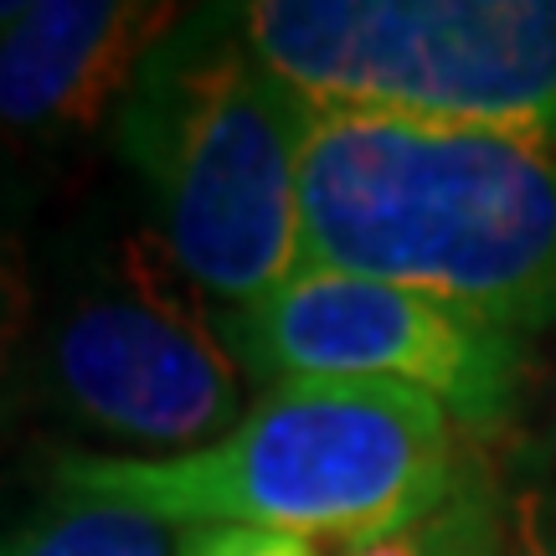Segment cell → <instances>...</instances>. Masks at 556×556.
Segmentation results:
<instances>
[{"mask_svg": "<svg viewBox=\"0 0 556 556\" xmlns=\"http://www.w3.org/2000/svg\"><path fill=\"white\" fill-rule=\"evenodd\" d=\"M304 263L387 278L510 336L556 325V144L319 109L299 170Z\"/></svg>", "mask_w": 556, "mask_h": 556, "instance_id": "6da1fadb", "label": "cell"}, {"mask_svg": "<svg viewBox=\"0 0 556 556\" xmlns=\"http://www.w3.org/2000/svg\"><path fill=\"white\" fill-rule=\"evenodd\" d=\"M475 443L433 397L381 381H274L206 448L170 458L52 454V490L165 526H248L340 546L438 516Z\"/></svg>", "mask_w": 556, "mask_h": 556, "instance_id": "7a4b0ae2", "label": "cell"}, {"mask_svg": "<svg viewBox=\"0 0 556 556\" xmlns=\"http://www.w3.org/2000/svg\"><path fill=\"white\" fill-rule=\"evenodd\" d=\"M309 119L315 103L253 52L238 5L180 11L119 103L114 139L155 197L160 242L222 315L263 304L304 263Z\"/></svg>", "mask_w": 556, "mask_h": 556, "instance_id": "3957f363", "label": "cell"}, {"mask_svg": "<svg viewBox=\"0 0 556 556\" xmlns=\"http://www.w3.org/2000/svg\"><path fill=\"white\" fill-rule=\"evenodd\" d=\"M238 21L319 109L556 144V0H253Z\"/></svg>", "mask_w": 556, "mask_h": 556, "instance_id": "277c9868", "label": "cell"}, {"mask_svg": "<svg viewBox=\"0 0 556 556\" xmlns=\"http://www.w3.org/2000/svg\"><path fill=\"white\" fill-rule=\"evenodd\" d=\"M176 268L165 242H129L119 268L62 304L41 345L52 407L129 443L135 458H170L217 443L242 413V361L222 309Z\"/></svg>", "mask_w": 556, "mask_h": 556, "instance_id": "5b68a950", "label": "cell"}, {"mask_svg": "<svg viewBox=\"0 0 556 556\" xmlns=\"http://www.w3.org/2000/svg\"><path fill=\"white\" fill-rule=\"evenodd\" d=\"M238 361L274 381H381L433 397L469 443L516 433L531 356L526 340L458 304L387 278L299 268L283 289L222 315Z\"/></svg>", "mask_w": 556, "mask_h": 556, "instance_id": "8992f818", "label": "cell"}, {"mask_svg": "<svg viewBox=\"0 0 556 556\" xmlns=\"http://www.w3.org/2000/svg\"><path fill=\"white\" fill-rule=\"evenodd\" d=\"M176 5L41 0L0 31V135L58 144L129 99Z\"/></svg>", "mask_w": 556, "mask_h": 556, "instance_id": "52a82bcc", "label": "cell"}, {"mask_svg": "<svg viewBox=\"0 0 556 556\" xmlns=\"http://www.w3.org/2000/svg\"><path fill=\"white\" fill-rule=\"evenodd\" d=\"M186 526H165L139 510L62 500L0 531V556H180Z\"/></svg>", "mask_w": 556, "mask_h": 556, "instance_id": "ba28073f", "label": "cell"}, {"mask_svg": "<svg viewBox=\"0 0 556 556\" xmlns=\"http://www.w3.org/2000/svg\"><path fill=\"white\" fill-rule=\"evenodd\" d=\"M505 505L490 464L475 458L454 500L433 516V556H505Z\"/></svg>", "mask_w": 556, "mask_h": 556, "instance_id": "9c48e42d", "label": "cell"}, {"mask_svg": "<svg viewBox=\"0 0 556 556\" xmlns=\"http://www.w3.org/2000/svg\"><path fill=\"white\" fill-rule=\"evenodd\" d=\"M31 315H37V294H31V268L21 253V238L11 227H0V413H5V397L16 392Z\"/></svg>", "mask_w": 556, "mask_h": 556, "instance_id": "30bf717a", "label": "cell"}, {"mask_svg": "<svg viewBox=\"0 0 556 556\" xmlns=\"http://www.w3.org/2000/svg\"><path fill=\"white\" fill-rule=\"evenodd\" d=\"M505 556H556V490L520 479L505 505Z\"/></svg>", "mask_w": 556, "mask_h": 556, "instance_id": "8fae6325", "label": "cell"}, {"mask_svg": "<svg viewBox=\"0 0 556 556\" xmlns=\"http://www.w3.org/2000/svg\"><path fill=\"white\" fill-rule=\"evenodd\" d=\"M180 556H319L315 541L283 531H248V526H186Z\"/></svg>", "mask_w": 556, "mask_h": 556, "instance_id": "7c38bea8", "label": "cell"}, {"mask_svg": "<svg viewBox=\"0 0 556 556\" xmlns=\"http://www.w3.org/2000/svg\"><path fill=\"white\" fill-rule=\"evenodd\" d=\"M340 556H433V516L407 526V531H392V536L361 541V546H340Z\"/></svg>", "mask_w": 556, "mask_h": 556, "instance_id": "4fadbf2b", "label": "cell"}, {"mask_svg": "<svg viewBox=\"0 0 556 556\" xmlns=\"http://www.w3.org/2000/svg\"><path fill=\"white\" fill-rule=\"evenodd\" d=\"M546 443L556 448V356H552V371H546Z\"/></svg>", "mask_w": 556, "mask_h": 556, "instance_id": "5bb4252c", "label": "cell"}]
</instances>
